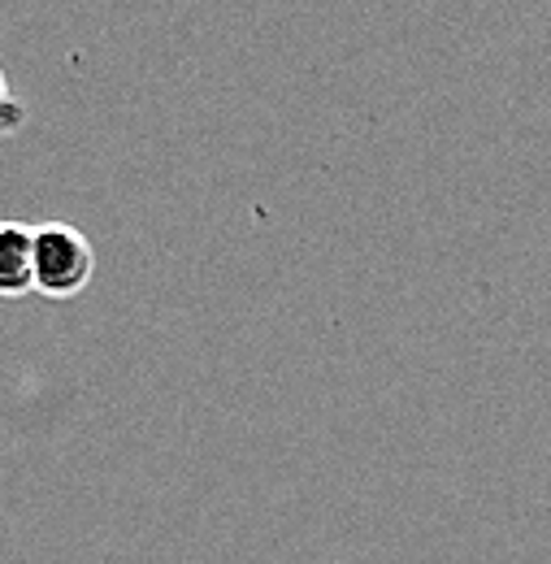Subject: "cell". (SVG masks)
<instances>
[{"label":"cell","instance_id":"cell-1","mask_svg":"<svg viewBox=\"0 0 551 564\" xmlns=\"http://www.w3.org/2000/svg\"><path fill=\"white\" fill-rule=\"evenodd\" d=\"M96 279V248L69 221H44L31 235V282L44 300H74Z\"/></svg>","mask_w":551,"mask_h":564},{"label":"cell","instance_id":"cell-2","mask_svg":"<svg viewBox=\"0 0 551 564\" xmlns=\"http://www.w3.org/2000/svg\"><path fill=\"white\" fill-rule=\"evenodd\" d=\"M31 235L35 226L0 221V300H22L35 291L31 282Z\"/></svg>","mask_w":551,"mask_h":564},{"label":"cell","instance_id":"cell-3","mask_svg":"<svg viewBox=\"0 0 551 564\" xmlns=\"http://www.w3.org/2000/svg\"><path fill=\"white\" fill-rule=\"evenodd\" d=\"M22 122H26V109L18 105V96H13V87H9V74L0 66V135L22 131Z\"/></svg>","mask_w":551,"mask_h":564}]
</instances>
